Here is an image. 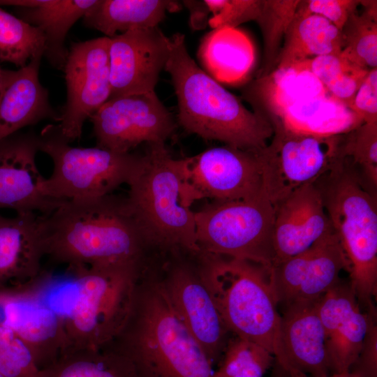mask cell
<instances>
[{
    "mask_svg": "<svg viewBox=\"0 0 377 377\" xmlns=\"http://www.w3.org/2000/svg\"><path fill=\"white\" fill-rule=\"evenodd\" d=\"M41 218L45 256L71 270L96 264L145 261L149 246L126 198L110 194L66 200Z\"/></svg>",
    "mask_w": 377,
    "mask_h": 377,
    "instance_id": "6da1fadb",
    "label": "cell"
},
{
    "mask_svg": "<svg viewBox=\"0 0 377 377\" xmlns=\"http://www.w3.org/2000/svg\"><path fill=\"white\" fill-rule=\"evenodd\" d=\"M165 70L177 100L179 124L188 133L244 150L260 151L273 135V127L259 112L246 109L195 63L183 34L169 38Z\"/></svg>",
    "mask_w": 377,
    "mask_h": 377,
    "instance_id": "7a4b0ae2",
    "label": "cell"
},
{
    "mask_svg": "<svg viewBox=\"0 0 377 377\" xmlns=\"http://www.w3.org/2000/svg\"><path fill=\"white\" fill-rule=\"evenodd\" d=\"M111 344L131 361L138 377H214L213 364L160 281L140 278L129 319Z\"/></svg>",
    "mask_w": 377,
    "mask_h": 377,
    "instance_id": "3957f363",
    "label": "cell"
},
{
    "mask_svg": "<svg viewBox=\"0 0 377 377\" xmlns=\"http://www.w3.org/2000/svg\"><path fill=\"white\" fill-rule=\"evenodd\" d=\"M197 261L229 332L267 350L282 377H306L294 369L286 354L269 269L249 260L202 253Z\"/></svg>",
    "mask_w": 377,
    "mask_h": 377,
    "instance_id": "277c9868",
    "label": "cell"
},
{
    "mask_svg": "<svg viewBox=\"0 0 377 377\" xmlns=\"http://www.w3.org/2000/svg\"><path fill=\"white\" fill-rule=\"evenodd\" d=\"M314 183L349 263L350 285L367 311L377 295L376 195L343 157Z\"/></svg>",
    "mask_w": 377,
    "mask_h": 377,
    "instance_id": "5b68a950",
    "label": "cell"
},
{
    "mask_svg": "<svg viewBox=\"0 0 377 377\" xmlns=\"http://www.w3.org/2000/svg\"><path fill=\"white\" fill-rule=\"evenodd\" d=\"M145 261H124L72 269L77 295L64 316L68 349H99L121 332L133 310Z\"/></svg>",
    "mask_w": 377,
    "mask_h": 377,
    "instance_id": "8992f818",
    "label": "cell"
},
{
    "mask_svg": "<svg viewBox=\"0 0 377 377\" xmlns=\"http://www.w3.org/2000/svg\"><path fill=\"white\" fill-rule=\"evenodd\" d=\"M128 185V207L149 247L193 256L200 253L195 213L181 202L177 159L165 144L149 145Z\"/></svg>",
    "mask_w": 377,
    "mask_h": 377,
    "instance_id": "52a82bcc",
    "label": "cell"
},
{
    "mask_svg": "<svg viewBox=\"0 0 377 377\" xmlns=\"http://www.w3.org/2000/svg\"><path fill=\"white\" fill-rule=\"evenodd\" d=\"M39 151L52 160L53 169L45 177L43 191L59 201L93 199L112 194L128 184L144 155L121 153L98 146L73 147L57 126H47L38 135Z\"/></svg>",
    "mask_w": 377,
    "mask_h": 377,
    "instance_id": "ba28073f",
    "label": "cell"
},
{
    "mask_svg": "<svg viewBox=\"0 0 377 377\" xmlns=\"http://www.w3.org/2000/svg\"><path fill=\"white\" fill-rule=\"evenodd\" d=\"M194 213L200 253L246 260L270 270L275 207L264 192L246 200L213 201Z\"/></svg>",
    "mask_w": 377,
    "mask_h": 377,
    "instance_id": "9c48e42d",
    "label": "cell"
},
{
    "mask_svg": "<svg viewBox=\"0 0 377 377\" xmlns=\"http://www.w3.org/2000/svg\"><path fill=\"white\" fill-rule=\"evenodd\" d=\"M269 121L272 140L260 151L259 159L263 191L276 207L297 188L314 183L342 157L343 135L300 133Z\"/></svg>",
    "mask_w": 377,
    "mask_h": 377,
    "instance_id": "30bf717a",
    "label": "cell"
},
{
    "mask_svg": "<svg viewBox=\"0 0 377 377\" xmlns=\"http://www.w3.org/2000/svg\"><path fill=\"white\" fill-rule=\"evenodd\" d=\"M259 152L224 145L177 159L182 205L191 208L204 198L227 202L263 193Z\"/></svg>",
    "mask_w": 377,
    "mask_h": 377,
    "instance_id": "8fae6325",
    "label": "cell"
},
{
    "mask_svg": "<svg viewBox=\"0 0 377 377\" xmlns=\"http://www.w3.org/2000/svg\"><path fill=\"white\" fill-rule=\"evenodd\" d=\"M90 120L96 146L121 153L142 142L165 144L176 128L155 91L110 98Z\"/></svg>",
    "mask_w": 377,
    "mask_h": 377,
    "instance_id": "7c38bea8",
    "label": "cell"
},
{
    "mask_svg": "<svg viewBox=\"0 0 377 377\" xmlns=\"http://www.w3.org/2000/svg\"><path fill=\"white\" fill-rule=\"evenodd\" d=\"M110 38L73 43L63 68L66 103L57 126L68 142L80 138L84 121L111 97Z\"/></svg>",
    "mask_w": 377,
    "mask_h": 377,
    "instance_id": "4fadbf2b",
    "label": "cell"
},
{
    "mask_svg": "<svg viewBox=\"0 0 377 377\" xmlns=\"http://www.w3.org/2000/svg\"><path fill=\"white\" fill-rule=\"evenodd\" d=\"M164 267L160 281L175 311L212 363L219 362L230 332L201 277L198 261L193 265L177 259Z\"/></svg>",
    "mask_w": 377,
    "mask_h": 377,
    "instance_id": "5bb4252c",
    "label": "cell"
},
{
    "mask_svg": "<svg viewBox=\"0 0 377 377\" xmlns=\"http://www.w3.org/2000/svg\"><path fill=\"white\" fill-rule=\"evenodd\" d=\"M350 265L334 230L310 248L273 265L269 283L278 305L319 299L341 279Z\"/></svg>",
    "mask_w": 377,
    "mask_h": 377,
    "instance_id": "9a60e30c",
    "label": "cell"
},
{
    "mask_svg": "<svg viewBox=\"0 0 377 377\" xmlns=\"http://www.w3.org/2000/svg\"><path fill=\"white\" fill-rule=\"evenodd\" d=\"M109 38L110 98L155 91L169 57V38L156 27Z\"/></svg>",
    "mask_w": 377,
    "mask_h": 377,
    "instance_id": "2e32d148",
    "label": "cell"
},
{
    "mask_svg": "<svg viewBox=\"0 0 377 377\" xmlns=\"http://www.w3.org/2000/svg\"><path fill=\"white\" fill-rule=\"evenodd\" d=\"M38 135L17 133L0 141V209L46 215L64 201L45 195L36 156Z\"/></svg>",
    "mask_w": 377,
    "mask_h": 377,
    "instance_id": "e0dca14e",
    "label": "cell"
},
{
    "mask_svg": "<svg viewBox=\"0 0 377 377\" xmlns=\"http://www.w3.org/2000/svg\"><path fill=\"white\" fill-rule=\"evenodd\" d=\"M0 325L12 329L25 342L39 369L68 348L64 316L31 290L0 292Z\"/></svg>",
    "mask_w": 377,
    "mask_h": 377,
    "instance_id": "ac0fdd59",
    "label": "cell"
},
{
    "mask_svg": "<svg viewBox=\"0 0 377 377\" xmlns=\"http://www.w3.org/2000/svg\"><path fill=\"white\" fill-rule=\"evenodd\" d=\"M317 310L330 374L347 373L362 348L376 307L363 311L349 281L340 279L317 300Z\"/></svg>",
    "mask_w": 377,
    "mask_h": 377,
    "instance_id": "d6986e66",
    "label": "cell"
},
{
    "mask_svg": "<svg viewBox=\"0 0 377 377\" xmlns=\"http://www.w3.org/2000/svg\"><path fill=\"white\" fill-rule=\"evenodd\" d=\"M45 256L41 215L0 214V292L31 290L44 278Z\"/></svg>",
    "mask_w": 377,
    "mask_h": 377,
    "instance_id": "ffe728a7",
    "label": "cell"
},
{
    "mask_svg": "<svg viewBox=\"0 0 377 377\" xmlns=\"http://www.w3.org/2000/svg\"><path fill=\"white\" fill-rule=\"evenodd\" d=\"M332 230L315 183L297 188L275 207L272 265L304 251Z\"/></svg>",
    "mask_w": 377,
    "mask_h": 377,
    "instance_id": "44dd1931",
    "label": "cell"
},
{
    "mask_svg": "<svg viewBox=\"0 0 377 377\" xmlns=\"http://www.w3.org/2000/svg\"><path fill=\"white\" fill-rule=\"evenodd\" d=\"M318 300L288 304L281 315L286 354L294 369L306 377L330 374L325 333L317 310Z\"/></svg>",
    "mask_w": 377,
    "mask_h": 377,
    "instance_id": "7402d4cb",
    "label": "cell"
},
{
    "mask_svg": "<svg viewBox=\"0 0 377 377\" xmlns=\"http://www.w3.org/2000/svg\"><path fill=\"white\" fill-rule=\"evenodd\" d=\"M41 57L33 58L17 71L6 70L0 98V141L41 120H59L60 114L52 108L48 92L39 80Z\"/></svg>",
    "mask_w": 377,
    "mask_h": 377,
    "instance_id": "603a6c76",
    "label": "cell"
},
{
    "mask_svg": "<svg viewBox=\"0 0 377 377\" xmlns=\"http://www.w3.org/2000/svg\"><path fill=\"white\" fill-rule=\"evenodd\" d=\"M97 0H1L14 6L21 19L38 28L45 43L44 54L52 65L63 69L68 54L64 41L71 27Z\"/></svg>",
    "mask_w": 377,
    "mask_h": 377,
    "instance_id": "cb8c5ba5",
    "label": "cell"
},
{
    "mask_svg": "<svg viewBox=\"0 0 377 377\" xmlns=\"http://www.w3.org/2000/svg\"><path fill=\"white\" fill-rule=\"evenodd\" d=\"M244 94L255 108L263 107L272 118L278 117L295 103L329 93L304 62L292 67L276 68L249 84Z\"/></svg>",
    "mask_w": 377,
    "mask_h": 377,
    "instance_id": "d4e9b609",
    "label": "cell"
},
{
    "mask_svg": "<svg viewBox=\"0 0 377 377\" xmlns=\"http://www.w3.org/2000/svg\"><path fill=\"white\" fill-rule=\"evenodd\" d=\"M270 120L296 133L323 137L346 134L364 123L343 102L330 94L295 103Z\"/></svg>",
    "mask_w": 377,
    "mask_h": 377,
    "instance_id": "484cf974",
    "label": "cell"
},
{
    "mask_svg": "<svg viewBox=\"0 0 377 377\" xmlns=\"http://www.w3.org/2000/svg\"><path fill=\"white\" fill-rule=\"evenodd\" d=\"M179 3L167 0H97L83 17L86 26L112 38L126 31L156 27Z\"/></svg>",
    "mask_w": 377,
    "mask_h": 377,
    "instance_id": "4316f807",
    "label": "cell"
},
{
    "mask_svg": "<svg viewBox=\"0 0 377 377\" xmlns=\"http://www.w3.org/2000/svg\"><path fill=\"white\" fill-rule=\"evenodd\" d=\"M198 55L207 73L225 83L244 80L255 60L251 41L236 28L214 29L207 34L201 41Z\"/></svg>",
    "mask_w": 377,
    "mask_h": 377,
    "instance_id": "83f0119b",
    "label": "cell"
},
{
    "mask_svg": "<svg viewBox=\"0 0 377 377\" xmlns=\"http://www.w3.org/2000/svg\"><path fill=\"white\" fill-rule=\"evenodd\" d=\"M276 61L278 68H288L315 57L340 53L341 33L332 22L318 15L295 12L284 36Z\"/></svg>",
    "mask_w": 377,
    "mask_h": 377,
    "instance_id": "f1b7e54d",
    "label": "cell"
},
{
    "mask_svg": "<svg viewBox=\"0 0 377 377\" xmlns=\"http://www.w3.org/2000/svg\"><path fill=\"white\" fill-rule=\"evenodd\" d=\"M36 377H138L131 361L112 344L102 348H70Z\"/></svg>",
    "mask_w": 377,
    "mask_h": 377,
    "instance_id": "f546056e",
    "label": "cell"
},
{
    "mask_svg": "<svg viewBox=\"0 0 377 377\" xmlns=\"http://www.w3.org/2000/svg\"><path fill=\"white\" fill-rule=\"evenodd\" d=\"M359 6L341 31V53L358 66L370 71L377 66L376 1H362L364 9L362 11L359 10Z\"/></svg>",
    "mask_w": 377,
    "mask_h": 377,
    "instance_id": "4dcf8cb0",
    "label": "cell"
},
{
    "mask_svg": "<svg viewBox=\"0 0 377 377\" xmlns=\"http://www.w3.org/2000/svg\"><path fill=\"white\" fill-rule=\"evenodd\" d=\"M45 43L38 28L0 7V61L24 67L33 58L44 54Z\"/></svg>",
    "mask_w": 377,
    "mask_h": 377,
    "instance_id": "1f68e13d",
    "label": "cell"
},
{
    "mask_svg": "<svg viewBox=\"0 0 377 377\" xmlns=\"http://www.w3.org/2000/svg\"><path fill=\"white\" fill-rule=\"evenodd\" d=\"M306 64L327 91L348 108L369 71L348 59L341 52L315 57Z\"/></svg>",
    "mask_w": 377,
    "mask_h": 377,
    "instance_id": "d6a6232c",
    "label": "cell"
},
{
    "mask_svg": "<svg viewBox=\"0 0 377 377\" xmlns=\"http://www.w3.org/2000/svg\"><path fill=\"white\" fill-rule=\"evenodd\" d=\"M341 156L354 168L373 195L377 190V123H363L343 135Z\"/></svg>",
    "mask_w": 377,
    "mask_h": 377,
    "instance_id": "836d02e7",
    "label": "cell"
},
{
    "mask_svg": "<svg viewBox=\"0 0 377 377\" xmlns=\"http://www.w3.org/2000/svg\"><path fill=\"white\" fill-rule=\"evenodd\" d=\"M274 361L264 348L233 335L227 342L214 377H263Z\"/></svg>",
    "mask_w": 377,
    "mask_h": 377,
    "instance_id": "e575fe53",
    "label": "cell"
},
{
    "mask_svg": "<svg viewBox=\"0 0 377 377\" xmlns=\"http://www.w3.org/2000/svg\"><path fill=\"white\" fill-rule=\"evenodd\" d=\"M300 1L263 0L260 13L256 20L260 27L264 40L265 70L269 73L276 64L282 39L290 24Z\"/></svg>",
    "mask_w": 377,
    "mask_h": 377,
    "instance_id": "d590c367",
    "label": "cell"
},
{
    "mask_svg": "<svg viewBox=\"0 0 377 377\" xmlns=\"http://www.w3.org/2000/svg\"><path fill=\"white\" fill-rule=\"evenodd\" d=\"M39 369L25 342L0 325V374L4 377H36Z\"/></svg>",
    "mask_w": 377,
    "mask_h": 377,
    "instance_id": "8d00e7d4",
    "label": "cell"
},
{
    "mask_svg": "<svg viewBox=\"0 0 377 377\" xmlns=\"http://www.w3.org/2000/svg\"><path fill=\"white\" fill-rule=\"evenodd\" d=\"M361 1L309 0L300 1L296 12L304 15H318L341 31L350 15L358 8Z\"/></svg>",
    "mask_w": 377,
    "mask_h": 377,
    "instance_id": "74e56055",
    "label": "cell"
},
{
    "mask_svg": "<svg viewBox=\"0 0 377 377\" xmlns=\"http://www.w3.org/2000/svg\"><path fill=\"white\" fill-rule=\"evenodd\" d=\"M364 121L377 123V68L370 70L349 105Z\"/></svg>",
    "mask_w": 377,
    "mask_h": 377,
    "instance_id": "f35d334b",
    "label": "cell"
},
{
    "mask_svg": "<svg viewBox=\"0 0 377 377\" xmlns=\"http://www.w3.org/2000/svg\"><path fill=\"white\" fill-rule=\"evenodd\" d=\"M348 372L355 377H377L376 313L371 318L362 348Z\"/></svg>",
    "mask_w": 377,
    "mask_h": 377,
    "instance_id": "ab89813d",
    "label": "cell"
},
{
    "mask_svg": "<svg viewBox=\"0 0 377 377\" xmlns=\"http://www.w3.org/2000/svg\"><path fill=\"white\" fill-rule=\"evenodd\" d=\"M184 4L189 10L191 26L194 29H200L208 23L209 8L205 1H184Z\"/></svg>",
    "mask_w": 377,
    "mask_h": 377,
    "instance_id": "60d3db41",
    "label": "cell"
},
{
    "mask_svg": "<svg viewBox=\"0 0 377 377\" xmlns=\"http://www.w3.org/2000/svg\"><path fill=\"white\" fill-rule=\"evenodd\" d=\"M6 77V70H3L0 68V98L3 93Z\"/></svg>",
    "mask_w": 377,
    "mask_h": 377,
    "instance_id": "b9f144b4",
    "label": "cell"
},
{
    "mask_svg": "<svg viewBox=\"0 0 377 377\" xmlns=\"http://www.w3.org/2000/svg\"><path fill=\"white\" fill-rule=\"evenodd\" d=\"M326 377H355L353 374L349 372L347 373H341V374H332Z\"/></svg>",
    "mask_w": 377,
    "mask_h": 377,
    "instance_id": "7bdbcfd3",
    "label": "cell"
},
{
    "mask_svg": "<svg viewBox=\"0 0 377 377\" xmlns=\"http://www.w3.org/2000/svg\"><path fill=\"white\" fill-rule=\"evenodd\" d=\"M0 377H4V376H3L0 374Z\"/></svg>",
    "mask_w": 377,
    "mask_h": 377,
    "instance_id": "ee69618b",
    "label": "cell"
}]
</instances>
